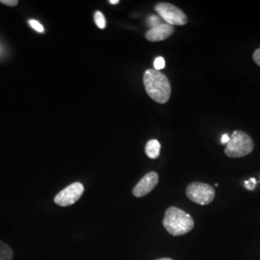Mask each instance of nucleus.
Masks as SVG:
<instances>
[{"label": "nucleus", "instance_id": "7ed1b4c3", "mask_svg": "<svg viewBox=\"0 0 260 260\" xmlns=\"http://www.w3.org/2000/svg\"><path fill=\"white\" fill-rule=\"evenodd\" d=\"M254 148L251 137L240 130L234 131L224 149L226 156L231 158L244 157L252 152Z\"/></svg>", "mask_w": 260, "mask_h": 260}, {"label": "nucleus", "instance_id": "39448f33", "mask_svg": "<svg viewBox=\"0 0 260 260\" xmlns=\"http://www.w3.org/2000/svg\"><path fill=\"white\" fill-rule=\"evenodd\" d=\"M155 11L161 19L172 26L185 25L188 21V18L183 11L171 3L160 2L155 5Z\"/></svg>", "mask_w": 260, "mask_h": 260}, {"label": "nucleus", "instance_id": "9b49d317", "mask_svg": "<svg viewBox=\"0 0 260 260\" xmlns=\"http://www.w3.org/2000/svg\"><path fill=\"white\" fill-rule=\"evenodd\" d=\"M93 18H94V23L96 24L98 27L101 28V29H104L106 27V19H105V17H104V15L102 12L96 11L94 13Z\"/></svg>", "mask_w": 260, "mask_h": 260}, {"label": "nucleus", "instance_id": "a211bd4d", "mask_svg": "<svg viewBox=\"0 0 260 260\" xmlns=\"http://www.w3.org/2000/svg\"><path fill=\"white\" fill-rule=\"evenodd\" d=\"M230 139H231V137L228 134H223L222 138H221V144L222 145H228V143L230 142Z\"/></svg>", "mask_w": 260, "mask_h": 260}, {"label": "nucleus", "instance_id": "1a4fd4ad", "mask_svg": "<svg viewBox=\"0 0 260 260\" xmlns=\"http://www.w3.org/2000/svg\"><path fill=\"white\" fill-rule=\"evenodd\" d=\"M160 149H161V145L158 142L157 140H150L147 143L146 146V154L151 159H155L159 157L160 155Z\"/></svg>", "mask_w": 260, "mask_h": 260}, {"label": "nucleus", "instance_id": "6ab92c4d", "mask_svg": "<svg viewBox=\"0 0 260 260\" xmlns=\"http://www.w3.org/2000/svg\"><path fill=\"white\" fill-rule=\"evenodd\" d=\"M109 3H110V4H113V5H116V4H119V3H120V1H119V0H110V1H109Z\"/></svg>", "mask_w": 260, "mask_h": 260}, {"label": "nucleus", "instance_id": "9d476101", "mask_svg": "<svg viewBox=\"0 0 260 260\" xmlns=\"http://www.w3.org/2000/svg\"><path fill=\"white\" fill-rule=\"evenodd\" d=\"M14 252L9 246L4 242L0 241V260H12Z\"/></svg>", "mask_w": 260, "mask_h": 260}, {"label": "nucleus", "instance_id": "dca6fc26", "mask_svg": "<svg viewBox=\"0 0 260 260\" xmlns=\"http://www.w3.org/2000/svg\"><path fill=\"white\" fill-rule=\"evenodd\" d=\"M0 3H2L4 5H7V6L14 7V6H17L19 2L17 0H0Z\"/></svg>", "mask_w": 260, "mask_h": 260}, {"label": "nucleus", "instance_id": "ddd939ff", "mask_svg": "<svg viewBox=\"0 0 260 260\" xmlns=\"http://www.w3.org/2000/svg\"><path fill=\"white\" fill-rule=\"evenodd\" d=\"M154 70L160 72L161 70H163L165 68V60L163 57H157L155 60H154Z\"/></svg>", "mask_w": 260, "mask_h": 260}, {"label": "nucleus", "instance_id": "f8f14e48", "mask_svg": "<svg viewBox=\"0 0 260 260\" xmlns=\"http://www.w3.org/2000/svg\"><path fill=\"white\" fill-rule=\"evenodd\" d=\"M29 25L33 28L35 31L39 32V33L45 32V28H44V26H43L38 20H36V19H30V20H29Z\"/></svg>", "mask_w": 260, "mask_h": 260}, {"label": "nucleus", "instance_id": "f257e3e1", "mask_svg": "<svg viewBox=\"0 0 260 260\" xmlns=\"http://www.w3.org/2000/svg\"><path fill=\"white\" fill-rule=\"evenodd\" d=\"M144 85L149 98L161 104L168 103L171 98V84L167 76L155 71L147 70L144 74Z\"/></svg>", "mask_w": 260, "mask_h": 260}, {"label": "nucleus", "instance_id": "6e6552de", "mask_svg": "<svg viewBox=\"0 0 260 260\" xmlns=\"http://www.w3.org/2000/svg\"><path fill=\"white\" fill-rule=\"evenodd\" d=\"M175 29L174 26L167 24V23H161L158 26L150 28L149 31L145 34V37L149 42H160L164 41L174 33Z\"/></svg>", "mask_w": 260, "mask_h": 260}, {"label": "nucleus", "instance_id": "f03ea898", "mask_svg": "<svg viewBox=\"0 0 260 260\" xmlns=\"http://www.w3.org/2000/svg\"><path fill=\"white\" fill-rule=\"evenodd\" d=\"M194 224L195 223L191 215L176 206L169 207L165 212L163 225L173 236H181L190 233Z\"/></svg>", "mask_w": 260, "mask_h": 260}, {"label": "nucleus", "instance_id": "aec40b11", "mask_svg": "<svg viewBox=\"0 0 260 260\" xmlns=\"http://www.w3.org/2000/svg\"><path fill=\"white\" fill-rule=\"evenodd\" d=\"M156 260H174V259H172V258H167V257H165V258H160V259H156Z\"/></svg>", "mask_w": 260, "mask_h": 260}, {"label": "nucleus", "instance_id": "4468645a", "mask_svg": "<svg viewBox=\"0 0 260 260\" xmlns=\"http://www.w3.org/2000/svg\"><path fill=\"white\" fill-rule=\"evenodd\" d=\"M148 22H149V26L151 28L158 26L159 24H161V23H162V21H161V18H159L157 16H154V15H152V16H150V17H149Z\"/></svg>", "mask_w": 260, "mask_h": 260}, {"label": "nucleus", "instance_id": "0eeeda50", "mask_svg": "<svg viewBox=\"0 0 260 260\" xmlns=\"http://www.w3.org/2000/svg\"><path fill=\"white\" fill-rule=\"evenodd\" d=\"M159 181V177L157 173L150 172L148 173L145 177H143L137 185L133 188V195L137 198H142L149 194L154 188L157 185Z\"/></svg>", "mask_w": 260, "mask_h": 260}, {"label": "nucleus", "instance_id": "f3484780", "mask_svg": "<svg viewBox=\"0 0 260 260\" xmlns=\"http://www.w3.org/2000/svg\"><path fill=\"white\" fill-rule=\"evenodd\" d=\"M252 58H253V61H254L257 65L260 66V48H257V49L253 52Z\"/></svg>", "mask_w": 260, "mask_h": 260}, {"label": "nucleus", "instance_id": "2eb2a0df", "mask_svg": "<svg viewBox=\"0 0 260 260\" xmlns=\"http://www.w3.org/2000/svg\"><path fill=\"white\" fill-rule=\"evenodd\" d=\"M256 183H257V182H256V179H255V178H250L249 180H246V181H245L244 185H245L247 190L252 191V190H254V188H255V186H256Z\"/></svg>", "mask_w": 260, "mask_h": 260}, {"label": "nucleus", "instance_id": "20e7f679", "mask_svg": "<svg viewBox=\"0 0 260 260\" xmlns=\"http://www.w3.org/2000/svg\"><path fill=\"white\" fill-rule=\"evenodd\" d=\"M186 196L195 204L207 205L213 202L215 189L209 184L203 182H192L186 188Z\"/></svg>", "mask_w": 260, "mask_h": 260}, {"label": "nucleus", "instance_id": "423d86ee", "mask_svg": "<svg viewBox=\"0 0 260 260\" xmlns=\"http://www.w3.org/2000/svg\"><path fill=\"white\" fill-rule=\"evenodd\" d=\"M84 186L81 182H75L66 187L54 198L56 205L62 207L70 206L75 204L83 195Z\"/></svg>", "mask_w": 260, "mask_h": 260}]
</instances>
